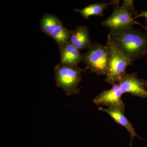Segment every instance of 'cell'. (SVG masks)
<instances>
[{
    "label": "cell",
    "instance_id": "obj_13",
    "mask_svg": "<svg viewBox=\"0 0 147 147\" xmlns=\"http://www.w3.org/2000/svg\"><path fill=\"white\" fill-rule=\"evenodd\" d=\"M70 32L71 30L67 29L61 22L50 36L57 42L59 46L69 41Z\"/></svg>",
    "mask_w": 147,
    "mask_h": 147
},
{
    "label": "cell",
    "instance_id": "obj_10",
    "mask_svg": "<svg viewBox=\"0 0 147 147\" xmlns=\"http://www.w3.org/2000/svg\"><path fill=\"white\" fill-rule=\"evenodd\" d=\"M98 109L100 111H103L108 113L117 123L121 125L126 129L130 135V147L131 146L132 144V139H134V137H137L139 139H141L137 135L132 124L124 116V112L123 111L119 109L111 108H104L102 107H100Z\"/></svg>",
    "mask_w": 147,
    "mask_h": 147
},
{
    "label": "cell",
    "instance_id": "obj_1",
    "mask_svg": "<svg viewBox=\"0 0 147 147\" xmlns=\"http://www.w3.org/2000/svg\"><path fill=\"white\" fill-rule=\"evenodd\" d=\"M108 37L132 62L147 56V34L133 28L110 31Z\"/></svg>",
    "mask_w": 147,
    "mask_h": 147
},
{
    "label": "cell",
    "instance_id": "obj_9",
    "mask_svg": "<svg viewBox=\"0 0 147 147\" xmlns=\"http://www.w3.org/2000/svg\"><path fill=\"white\" fill-rule=\"evenodd\" d=\"M69 41L80 51L88 50L92 44L90 40L88 29L84 26H79L71 30Z\"/></svg>",
    "mask_w": 147,
    "mask_h": 147
},
{
    "label": "cell",
    "instance_id": "obj_14",
    "mask_svg": "<svg viewBox=\"0 0 147 147\" xmlns=\"http://www.w3.org/2000/svg\"><path fill=\"white\" fill-rule=\"evenodd\" d=\"M142 17H144L146 18V24L147 25V11H142L141 13H139V14H138V15H137L136 17H135V18H134V19Z\"/></svg>",
    "mask_w": 147,
    "mask_h": 147
},
{
    "label": "cell",
    "instance_id": "obj_5",
    "mask_svg": "<svg viewBox=\"0 0 147 147\" xmlns=\"http://www.w3.org/2000/svg\"><path fill=\"white\" fill-rule=\"evenodd\" d=\"M109 49L107 45L95 42L84 54V62L86 69L98 75H105L109 64Z\"/></svg>",
    "mask_w": 147,
    "mask_h": 147
},
{
    "label": "cell",
    "instance_id": "obj_3",
    "mask_svg": "<svg viewBox=\"0 0 147 147\" xmlns=\"http://www.w3.org/2000/svg\"><path fill=\"white\" fill-rule=\"evenodd\" d=\"M85 70L78 66L57 64L54 67L56 85L67 96L77 94L80 89L78 87L82 80V73Z\"/></svg>",
    "mask_w": 147,
    "mask_h": 147
},
{
    "label": "cell",
    "instance_id": "obj_2",
    "mask_svg": "<svg viewBox=\"0 0 147 147\" xmlns=\"http://www.w3.org/2000/svg\"><path fill=\"white\" fill-rule=\"evenodd\" d=\"M134 3L133 1L125 0L122 5L116 6L110 17L102 22V26L113 32L132 28L136 23L134 18L138 15Z\"/></svg>",
    "mask_w": 147,
    "mask_h": 147
},
{
    "label": "cell",
    "instance_id": "obj_12",
    "mask_svg": "<svg viewBox=\"0 0 147 147\" xmlns=\"http://www.w3.org/2000/svg\"><path fill=\"white\" fill-rule=\"evenodd\" d=\"M62 21L53 14H44L40 21L41 32L50 36Z\"/></svg>",
    "mask_w": 147,
    "mask_h": 147
},
{
    "label": "cell",
    "instance_id": "obj_11",
    "mask_svg": "<svg viewBox=\"0 0 147 147\" xmlns=\"http://www.w3.org/2000/svg\"><path fill=\"white\" fill-rule=\"evenodd\" d=\"M119 1H112L107 3L105 2L96 3L90 5L83 9H74V11L81 13L83 17L87 19L89 18L90 16H102L104 11L109 6H116L119 5Z\"/></svg>",
    "mask_w": 147,
    "mask_h": 147
},
{
    "label": "cell",
    "instance_id": "obj_4",
    "mask_svg": "<svg viewBox=\"0 0 147 147\" xmlns=\"http://www.w3.org/2000/svg\"><path fill=\"white\" fill-rule=\"evenodd\" d=\"M106 45L109 49L110 58L105 80L112 85L118 84L126 73L127 67L131 65L132 61L120 51L108 37Z\"/></svg>",
    "mask_w": 147,
    "mask_h": 147
},
{
    "label": "cell",
    "instance_id": "obj_7",
    "mask_svg": "<svg viewBox=\"0 0 147 147\" xmlns=\"http://www.w3.org/2000/svg\"><path fill=\"white\" fill-rule=\"evenodd\" d=\"M110 90L103 91L93 100L97 105H102L109 108L119 109L124 112L125 104L121 98L123 94L120 89L118 84L112 85Z\"/></svg>",
    "mask_w": 147,
    "mask_h": 147
},
{
    "label": "cell",
    "instance_id": "obj_8",
    "mask_svg": "<svg viewBox=\"0 0 147 147\" xmlns=\"http://www.w3.org/2000/svg\"><path fill=\"white\" fill-rule=\"evenodd\" d=\"M60 54L61 63L67 65L78 66L84 61V54L69 41L59 46Z\"/></svg>",
    "mask_w": 147,
    "mask_h": 147
},
{
    "label": "cell",
    "instance_id": "obj_6",
    "mask_svg": "<svg viewBox=\"0 0 147 147\" xmlns=\"http://www.w3.org/2000/svg\"><path fill=\"white\" fill-rule=\"evenodd\" d=\"M118 84L123 94L128 93L137 97H147V81L139 78L136 73H125Z\"/></svg>",
    "mask_w": 147,
    "mask_h": 147
}]
</instances>
